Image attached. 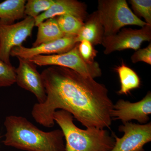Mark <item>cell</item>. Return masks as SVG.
Instances as JSON below:
<instances>
[{"instance_id":"obj_21","label":"cell","mask_w":151,"mask_h":151,"mask_svg":"<svg viewBox=\"0 0 151 151\" xmlns=\"http://www.w3.org/2000/svg\"><path fill=\"white\" fill-rule=\"evenodd\" d=\"M78 51L81 57L87 63H94V59L98 51L94 48V46L89 42L83 40L78 43Z\"/></svg>"},{"instance_id":"obj_22","label":"cell","mask_w":151,"mask_h":151,"mask_svg":"<svg viewBox=\"0 0 151 151\" xmlns=\"http://www.w3.org/2000/svg\"><path fill=\"white\" fill-rule=\"evenodd\" d=\"M133 63L144 62L151 65V44L145 48L139 49L131 57Z\"/></svg>"},{"instance_id":"obj_11","label":"cell","mask_w":151,"mask_h":151,"mask_svg":"<svg viewBox=\"0 0 151 151\" xmlns=\"http://www.w3.org/2000/svg\"><path fill=\"white\" fill-rule=\"evenodd\" d=\"M76 38V36H65L35 47H27L22 45L16 47L11 50L10 56L29 60L38 55L65 53L72 49L78 43Z\"/></svg>"},{"instance_id":"obj_9","label":"cell","mask_w":151,"mask_h":151,"mask_svg":"<svg viewBox=\"0 0 151 151\" xmlns=\"http://www.w3.org/2000/svg\"><path fill=\"white\" fill-rule=\"evenodd\" d=\"M151 114V93L149 91L142 100L136 103L119 100L113 105L111 116L114 120H121L123 123L135 120L145 124L150 120Z\"/></svg>"},{"instance_id":"obj_18","label":"cell","mask_w":151,"mask_h":151,"mask_svg":"<svg viewBox=\"0 0 151 151\" xmlns=\"http://www.w3.org/2000/svg\"><path fill=\"white\" fill-rule=\"evenodd\" d=\"M55 2V0H28L25 5V15L35 19L50 8Z\"/></svg>"},{"instance_id":"obj_17","label":"cell","mask_w":151,"mask_h":151,"mask_svg":"<svg viewBox=\"0 0 151 151\" xmlns=\"http://www.w3.org/2000/svg\"><path fill=\"white\" fill-rule=\"evenodd\" d=\"M60 28L65 36H76L84 25V22L71 15L56 17Z\"/></svg>"},{"instance_id":"obj_1","label":"cell","mask_w":151,"mask_h":151,"mask_svg":"<svg viewBox=\"0 0 151 151\" xmlns=\"http://www.w3.org/2000/svg\"><path fill=\"white\" fill-rule=\"evenodd\" d=\"M41 75L46 98L33 107L32 116L37 123L52 128L53 114L60 109L70 113L86 128H110L114 104L105 85L60 66H50Z\"/></svg>"},{"instance_id":"obj_19","label":"cell","mask_w":151,"mask_h":151,"mask_svg":"<svg viewBox=\"0 0 151 151\" xmlns=\"http://www.w3.org/2000/svg\"><path fill=\"white\" fill-rule=\"evenodd\" d=\"M16 68L0 60V87H9L16 83Z\"/></svg>"},{"instance_id":"obj_10","label":"cell","mask_w":151,"mask_h":151,"mask_svg":"<svg viewBox=\"0 0 151 151\" xmlns=\"http://www.w3.org/2000/svg\"><path fill=\"white\" fill-rule=\"evenodd\" d=\"M17 58L19 64L16 68V83L21 88L34 94L38 103H44L46 100V92L41 75L36 65L29 60Z\"/></svg>"},{"instance_id":"obj_20","label":"cell","mask_w":151,"mask_h":151,"mask_svg":"<svg viewBox=\"0 0 151 151\" xmlns=\"http://www.w3.org/2000/svg\"><path fill=\"white\" fill-rule=\"evenodd\" d=\"M129 2L137 14L145 19L147 24L151 25V0H130Z\"/></svg>"},{"instance_id":"obj_3","label":"cell","mask_w":151,"mask_h":151,"mask_svg":"<svg viewBox=\"0 0 151 151\" xmlns=\"http://www.w3.org/2000/svg\"><path fill=\"white\" fill-rule=\"evenodd\" d=\"M53 118L64 135L65 151H110L114 147L115 139L108 130L81 129L74 124L73 116L64 110L55 111Z\"/></svg>"},{"instance_id":"obj_7","label":"cell","mask_w":151,"mask_h":151,"mask_svg":"<svg viewBox=\"0 0 151 151\" xmlns=\"http://www.w3.org/2000/svg\"><path fill=\"white\" fill-rule=\"evenodd\" d=\"M119 131L124 135L119 138L112 133L115 140L114 147L110 151H145L144 146L151 141V123L136 124L131 122L123 123Z\"/></svg>"},{"instance_id":"obj_8","label":"cell","mask_w":151,"mask_h":151,"mask_svg":"<svg viewBox=\"0 0 151 151\" xmlns=\"http://www.w3.org/2000/svg\"><path fill=\"white\" fill-rule=\"evenodd\" d=\"M151 40V25L147 24L140 29L124 28L118 33L104 37L102 45L105 54L126 49L135 50L140 49L145 41Z\"/></svg>"},{"instance_id":"obj_2","label":"cell","mask_w":151,"mask_h":151,"mask_svg":"<svg viewBox=\"0 0 151 151\" xmlns=\"http://www.w3.org/2000/svg\"><path fill=\"white\" fill-rule=\"evenodd\" d=\"M5 146L27 151H65L61 130L42 131L26 118L11 115L4 122Z\"/></svg>"},{"instance_id":"obj_15","label":"cell","mask_w":151,"mask_h":151,"mask_svg":"<svg viewBox=\"0 0 151 151\" xmlns=\"http://www.w3.org/2000/svg\"><path fill=\"white\" fill-rule=\"evenodd\" d=\"M37 27L36 39L32 44V47L65 37L60 28L56 17L47 19L40 24Z\"/></svg>"},{"instance_id":"obj_23","label":"cell","mask_w":151,"mask_h":151,"mask_svg":"<svg viewBox=\"0 0 151 151\" xmlns=\"http://www.w3.org/2000/svg\"><path fill=\"white\" fill-rule=\"evenodd\" d=\"M1 135H0V139H1Z\"/></svg>"},{"instance_id":"obj_12","label":"cell","mask_w":151,"mask_h":151,"mask_svg":"<svg viewBox=\"0 0 151 151\" xmlns=\"http://www.w3.org/2000/svg\"><path fill=\"white\" fill-rule=\"evenodd\" d=\"M63 15H71L84 22L88 16L86 4L76 0H55L50 8L35 19V26L47 19Z\"/></svg>"},{"instance_id":"obj_16","label":"cell","mask_w":151,"mask_h":151,"mask_svg":"<svg viewBox=\"0 0 151 151\" xmlns=\"http://www.w3.org/2000/svg\"><path fill=\"white\" fill-rule=\"evenodd\" d=\"M119 74L121 89L118 91L119 94L127 95L132 90L139 88L141 86V80L137 73L133 69L124 64H122L115 68Z\"/></svg>"},{"instance_id":"obj_6","label":"cell","mask_w":151,"mask_h":151,"mask_svg":"<svg viewBox=\"0 0 151 151\" xmlns=\"http://www.w3.org/2000/svg\"><path fill=\"white\" fill-rule=\"evenodd\" d=\"M35 26V19L28 16L16 23L0 24V60L12 65L10 60L11 50L14 47L22 45L32 35Z\"/></svg>"},{"instance_id":"obj_14","label":"cell","mask_w":151,"mask_h":151,"mask_svg":"<svg viewBox=\"0 0 151 151\" xmlns=\"http://www.w3.org/2000/svg\"><path fill=\"white\" fill-rule=\"evenodd\" d=\"M25 0H6L0 3V24H12L24 18Z\"/></svg>"},{"instance_id":"obj_4","label":"cell","mask_w":151,"mask_h":151,"mask_svg":"<svg viewBox=\"0 0 151 151\" xmlns=\"http://www.w3.org/2000/svg\"><path fill=\"white\" fill-rule=\"evenodd\" d=\"M97 11L104 37L116 34L127 25L142 27L147 24L132 12L126 0H99Z\"/></svg>"},{"instance_id":"obj_13","label":"cell","mask_w":151,"mask_h":151,"mask_svg":"<svg viewBox=\"0 0 151 151\" xmlns=\"http://www.w3.org/2000/svg\"><path fill=\"white\" fill-rule=\"evenodd\" d=\"M85 21L76 38V42L86 40L93 46L101 44L104 37V30L97 11L88 16Z\"/></svg>"},{"instance_id":"obj_5","label":"cell","mask_w":151,"mask_h":151,"mask_svg":"<svg viewBox=\"0 0 151 151\" xmlns=\"http://www.w3.org/2000/svg\"><path fill=\"white\" fill-rule=\"evenodd\" d=\"M78 43L69 51L59 54L41 55L29 60L40 66H58L69 68L84 76L94 78L102 75L99 63L88 64L83 59L78 51Z\"/></svg>"}]
</instances>
